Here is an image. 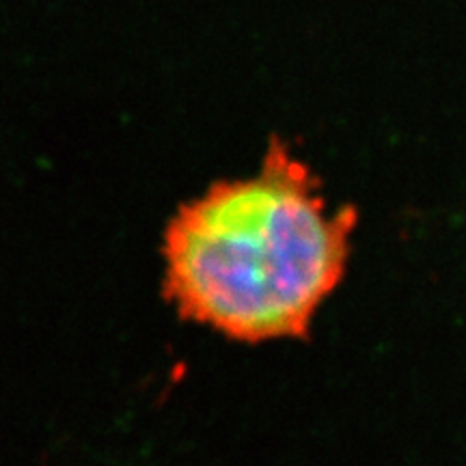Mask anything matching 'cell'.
I'll return each mask as SVG.
<instances>
[{
  "mask_svg": "<svg viewBox=\"0 0 466 466\" xmlns=\"http://www.w3.org/2000/svg\"><path fill=\"white\" fill-rule=\"evenodd\" d=\"M357 223V208L330 209L316 173L272 138L258 173L214 184L168 223L165 294L229 339H307L346 277Z\"/></svg>",
  "mask_w": 466,
  "mask_h": 466,
  "instance_id": "obj_1",
  "label": "cell"
}]
</instances>
